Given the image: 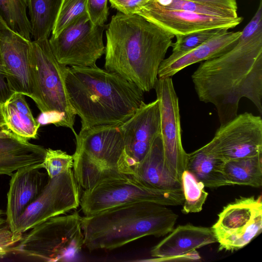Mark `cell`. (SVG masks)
<instances>
[{
	"label": "cell",
	"instance_id": "7c38bea8",
	"mask_svg": "<svg viewBox=\"0 0 262 262\" xmlns=\"http://www.w3.org/2000/svg\"><path fill=\"white\" fill-rule=\"evenodd\" d=\"M154 89L160 101L165 164L172 176L181 182L182 174L186 170L188 154L182 143L178 97L171 77L158 78Z\"/></svg>",
	"mask_w": 262,
	"mask_h": 262
},
{
	"label": "cell",
	"instance_id": "60d3db41",
	"mask_svg": "<svg viewBox=\"0 0 262 262\" xmlns=\"http://www.w3.org/2000/svg\"><path fill=\"white\" fill-rule=\"evenodd\" d=\"M0 215H5V212L0 209Z\"/></svg>",
	"mask_w": 262,
	"mask_h": 262
},
{
	"label": "cell",
	"instance_id": "2e32d148",
	"mask_svg": "<svg viewBox=\"0 0 262 262\" xmlns=\"http://www.w3.org/2000/svg\"><path fill=\"white\" fill-rule=\"evenodd\" d=\"M137 14L174 35H185L211 28L235 27L243 17L213 16L164 8L147 2Z\"/></svg>",
	"mask_w": 262,
	"mask_h": 262
},
{
	"label": "cell",
	"instance_id": "4316f807",
	"mask_svg": "<svg viewBox=\"0 0 262 262\" xmlns=\"http://www.w3.org/2000/svg\"><path fill=\"white\" fill-rule=\"evenodd\" d=\"M181 182L184 195L182 212L185 214L200 212L208 195L204 184L186 170L182 174Z\"/></svg>",
	"mask_w": 262,
	"mask_h": 262
},
{
	"label": "cell",
	"instance_id": "9c48e42d",
	"mask_svg": "<svg viewBox=\"0 0 262 262\" xmlns=\"http://www.w3.org/2000/svg\"><path fill=\"white\" fill-rule=\"evenodd\" d=\"M105 26L94 25L88 14L49 39L57 60L68 67H95L105 53L103 32Z\"/></svg>",
	"mask_w": 262,
	"mask_h": 262
},
{
	"label": "cell",
	"instance_id": "44dd1931",
	"mask_svg": "<svg viewBox=\"0 0 262 262\" xmlns=\"http://www.w3.org/2000/svg\"><path fill=\"white\" fill-rule=\"evenodd\" d=\"M46 149L12 133L0 135V175L11 176L23 167L41 163Z\"/></svg>",
	"mask_w": 262,
	"mask_h": 262
},
{
	"label": "cell",
	"instance_id": "d6a6232c",
	"mask_svg": "<svg viewBox=\"0 0 262 262\" xmlns=\"http://www.w3.org/2000/svg\"><path fill=\"white\" fill-rule=\"evenodd\" d=\"M23 233H14L9 225L5 223L0 226V259L9 253L20 240Z\"/></svg>",
	"mask_w": 262,
	"mask_h": 262
},
{
	"label": "cell",
	"instance_id": "d6986e66",
	"mask_svg": "<svg viewBox=\"0 0 262 262\" xmlns=\"http://www.w3.org/2000/svg\"><path fill=\"white\" fill-rule=\"evenodd\" d=\"M241 34L242 31H228L212 37L187 52L178 55H170L160 65L158 78L171 77L190 65L223 54L236 43Z\"/></svg>",
	"mask_w": 262,
	"mask_h": 262
},
{
	"label": "cell",
	"instance_id": "83f0119b",
	"mask_svg": "<svg viewBox=\"0 0 262 262\" xmlns=\"http://www.w3.org/2000/svg\"><path fill=\"white\" fill-rule=\"evenodd\" d=\"M148 2L164 8L213 16L228 18L238 16L237 10L205 5L189 0H150Z\"/></svg>",
	"mask_w": 262,
	"mask_h": 262
},
{
	"label": "cell",
	"instance_id": "ffe728a7",
	"mask_svg": "<svg viewBox=\"0 0 262 262\" xmlns=\"http://www.w3.org/2000/svg\"><path fill=\"white\" fill-rule=\"evenodd\" d=\"M130 177L151 188L182 189L181 182L172 176L165 164L161 133L144 158L134 167Z\"/></svg>",
	"mask_w": 262,
	"mask_h": 262
},
{
	"label": "cell",
	"instance_id": "1f68e13d",
	"mask_svg": "<svg viewBox=\"0 0 262 262\" xmlns=\"http://www.w3.org/2000/svg\"><path fill=\"white\" fill-rule=\"evenodd\" d=\"M108 0H88L87 12L91 21L95 25L104 26L107 21Z\"/></svg>",
	"mask_w": 262,
	"mask_h": 262
},
{
	"label": "cell",
	"instance_id": "e0dca14e",
	"mask_svg": "<svg viewBox=\"0 0 262 262\" xmlns=\"http://www.w3.org/2000/svg\"><path fill=\"white\" fill-rule=\"evenodd\" d=\"M154 246L150 255L158 260H198L196 249L217 242L211 228L180 225Z\"/></svg>",
	"mask_w": 262,
	"mask_h": 262
},
{
	"label": "cell",
	"instance_id": "7a4b0ae2",
	"mask_svg": "<svg viewBox=\"0 0 262 262\" xmlns=\"http://www.w3.org/2000/svg\"><path fill=\"white\" fill-rule=\"evenodd\" d=\"M174 36L141 15L118 12L106 31L105 69L149 92Z\"/></svg>",
	"mask_w": 262,
	"mask_h": 262
},
{
	"label": "cell",
	"instance_id": "74e56055",
	"mask_svg": "<svg viewBox=\"0 0 262 262\" xmlns=\"http://www.w3.org/2000/svg\"><path fill=\"white\" fill-rule=\"evenodd\" d=\"M150 1V0H148ZM201 4L237 10L236 0H189Z\"/></svg>",
	"mask_w": 262,
	"mask_h": 262
},
{
	"label": "cell",
	"instance_id": "f546056e",
	"mask_svg": "<svg viewBox=\"0 0 262 262\" xmlns=\"http://www.w3.org/2000/svg\"><path fill=\"white\" fill-rule=\"evenodd\" d=\"M227 28H216L203 30L185 35H176V41L172 43L171 55H178L199 47L210 38L228 31Z\"/></svg>",
	"mask_w": 262,
	"mask_h": 262
},
{
	"label": "cell",
	"instance_id": "277c9868",
	"mask_svg": "<svg viewBox=\"0 0 262 262\" xmlns=\"http://www.w3.org/2000/svg\"><path fill=\"white\" fill-rule=\"evenodd\" d=\"M178 215L150 202L126 204L82 217L84 246L90 251L113 250L146 236L160 237L174 228Z\"/></svg>",
	"mask_w": 262,
	"mask_h": 262
},
{
	"label": "cell",
	"instance_id": "b9f144b4",
	"mask_svg": "<svg viewBox=\"0 0 262 262\" xmlns=\"http://www.w3.org/2000/svg\"><path fill=\"white\" fill-rule=\"evenodd\" d=\"M1 67V55H0V68Z\"/></svg>",
	"mask_w": 262,
	"mask_h": 262
},
{
	"label": "cell",
	"instance_id": "9a60e30c",
	"mask_svg": "<svg viewBox=\"0 0 262 262\" xmlns=\"http://www.w3.org/2000/svg\"><path fill=\"white\" fill-rule=\"evenodd\" d=\"M31 41L12 30L0 17L1 70L13 91L30 98L32 95L29 60Z\"/></svg>",
	"mask_w": 262,
	"mask_h": 262
},
{
	"label": "cell",
	"instance_id": "30bf717a",
	"mask_svg": "<svg viewBox=\"0 0 262 262\" xmlns=\"http://www.w3.org/2000/svg\"><path fill=\"white\" fill-rule=\"evenodd\" d=\"M218 216L211 228L219 250H238L261 232V196L237 199L224 207Z\"/></svg>",
	"mask_w": 262,
	"mask_h": 262
},
{
	"label": "cell",
	"instance_id": "4fadbf2b",
	"mask_svg": "<svg viewBox=\"0 0 262 262\" xmlns=\"http://www.w3.org/2000/svg\"><path fill=\"white\" fill-rule=\"evenodd\" d=\"M206 146L224 160L262 154V119L245 112L221 125Z\"/></svg>",
	"mask_w": 262,
	"mask_h": 262
},
{
	"label": "cell",
	"instance_id": "ac0fdd59",
	"mask_svg": "<svg viewBox=\"0 0 262 262\" xmlns=\"http://www.w3.org/2000/svg\"><path fill=\"white\" fill-rule=\"evenodd\" d=\"M39 164L20 168L11 176L7 193L6 223L12 230L16 221L38 198L47 182Z\"/></svg>",
	"mask_w": 262,
	"mask_h": 262
},
{
	"label": "cell",
	"instance_id": "52a82bcc",
	"mask_svg": "<svg viewBox=\"0 0 262 262\" xmlns=\"http://www.w3.org/2000/svg\"><path fill=\"white\" fill-rule=\"evenodd\" d=\"M29 60L32 88L31 98L41 113L53 111L62 114L68 128L75 133L74 124L77 115L66 85L69 67L57 60L48 38L31 41Z\"/></svg>",
	"mask_w": 262,
	"mask_h": 262
},
{
	"label": "cell",
	"instance_id": "d590c367",
	"mask_svg": "<svg viewBox=\"0 0 262 262\" xmlns=\"http://www.w3.org/2000/svg\"><path fill=\"white\" fill-rule=\"evenodd\" d=\"M7 101L14 105L19 112L29 116L33 117L24 94L15 92Z\"/></svg>",
	"mask_w": 262,
	"mask_h": 262
},
{
	"label": "cell",
	"instance_id": "f35d334b",
	"mask_svg": "<svg viewBox=\"0 0 262 262\" xmlns=\"http://www.w3.org/2000/svg\"><path fill=\"white\" fill-rule=\"evenodd\" d=\"M11 133L7 128L4 120L1 110V104L0 103V135Z\"/></svg>",
	"mask_w": 262,
	"mask_h": 262
},
{
	"label": "cell",
	"instance_id": "ba28073f",
	"mask_svg": "<svg viewBox=\"0 0 262 262\" xmlns=\"http://www.w3.org/2000/svg\"><path fill=\"white\" fill-rule=\"evenodd\" d=\"M150 202L164 206L182 205V189L163 190L148 187L128 177L104 181L84 190L80 205L84 216L126 204Z\"/></svg>",
	"mask_w": 262,
	"mask_h": 262
},
{
	"label": "cell",
	"instance_id": "7402d4cb",
	"mask_svg": "<svg viewBox=\"0 0 262 262\" xmlns=\"http://www.w3.org/2000/svg\"><path fill=\"white\" fill-rule=\"evenodd\" d=\"M225 162L205 145L188 154L186 170L205 187L217 188L229 185L224 171Z\"/></svg>",
	"mask_w": 262,
	"mask_h": 262
},
{
	"label": "cell",
	"instance_id": "603a6c76",
	"mask_svg": "<svg viewBox=\"0 0 262 262\" xmlns=\"http://www.w3.org/2000/svg\"><path fill=\"white\" fill-rule=\"evenodd\" d=\"M262 154L227 161L224 171L229 185L258 188L262 185Z\"/></svg>",
	"mask_w": 262,
	"mask_h": 262
},
{
	"label": "cell",
	"instance_id": "8992f818",
	"mask_svg": "<svg viewBox=\"0 0 262 262\" xmlns=\"http://www.w3.org/2000/svg\"><path fill=\"white\" fill-rule=\"evenodd\" d=\"M82 221L78 212L51 217L23 234L12 253L46 261L73 260L84 246Z\"/></svg>",
	"mask_w": 262,
	"mask_h": 262
},
{
	"label": "cell",
	"instance_id": "d4e9b609",
	"mask_svg": "<svg viewBox=\"0 0 262 262\" xmlns=\"http://www.w3.org/2000/svg\"><path fill=\"white\" fill-rule=\"evenodd\" d=\"M27 8L28 0H0V17L12 30L31 41Z\"/></svg>",
	"mask_w": 262,
	"mask_h": 262
},
{
	"label": "cell",
	"instance_id": "8d00e7d4",
	"mask_svg": "<svg viewBox=\"0 0 262 262\" xmlns=\"http://www.w3.org/2000/svg\"><path fill=\"white\" fill-rule=\"evenodd\" d=\"M14 93L0 68V103L6 102Z\"/></svg>",
	"mask_w": 262,
	"mask_h": 262
},
{
	"label": "cell",
	"instance_id": "836d02e7",
	"mask_svg": "<svg viewBox=\"0 0 262 262\" xmlns=\"http://www.w3.org/2000/svg\"><path fill=\"white\" fill-rule=\"evenodd\" d=\"M148 0H109L111 7L124 14H137Z\"/></svg>",
	"mask_w": 262,
	"mask_h": 262
},
{
	"label": "cell",
	"instance_id": "5bb4252c",
	"mask_svg": "<svg viewBox=\"0 0 262 262\" xmlns=\"http://www.w3.org/2000/svg\"><path fill=\"white\" fill-rule=\"evenodd\" d=\"M120 127L130 176L134 167L144 158L161 133L159 99L147 104L143 102Z\"/></svg>",
	"mask_w": 262,
	"mask_h": 262
},
{
	"label": "cell",
	"instance_id": "6da1fadb",
	"mask_svg": "<svg viewBox=\"0 0 262 262\" xmlns=\"http://www.w3.org/2000/svg\"><path fill=\"white\" fill-rule=\"evenodd\" d=\"M191 79L200 101L215 106L221 125L237 115L244 97L262 115V0L236 43L201 63Z\"/></svg>",
	"mask_w": 262,
	"mask_h": 262
},
{
	"label": "cell",
	"instance_id": "4dcf8cb0",
	"mask_svg": "<svg viewBox=\"0 0 262 262\" xmlns=\"http://www.w3.org/2000/svg\"><path fill=\"white\" fill-rule=\"evenodd\" d=\"M73 155L60 149H46L43 162L38 165L46 169L49 178H54L73 167Z\"/></svg>",
	"mask_w": 262,
	"mask_h": 262
},
{
	"label": "cell",
	"instance_id": "3957f363",
	"mask_svg": "<svg viewBox=\"0 0 262 262\" xmlns=\"http://www.w3.org/2000/svg\"><path fill=\"white\" fill-rule=\"evenodd\" d=\"M66 85L81 128L121 125L144 102L135 83L97 66L68 67Z\"/></svg>",
	"mask_w": 262,
	"mask_h": 262
},
{
	"label": "cell",
	"instance_id": "5b68a950",
	"mask_svg": "<svg viewBox=\"0 0 262 262\" xmlns=\"http://www.w3.org/2000/svg\"><path fill=\"white\" fill-rule=\"evenodd\" d=\"M120 125L81 128L78 134L74 133L73 172L84 190L104 181L130 177Z\"/></svg>",
	"mask_w": 262,
	"mask_h": 262
},
{
	"label": "cell",
	"instance_id": "484cf974",
	"mask_svg": "<svg viewBox=\"0 0 262 262\" xmlns=\"http://www.w3.org/2000/svg\"><path fill=\"white\" fill-rule=\"evenodd\" d=\"M1 110L8 129L14 136L27 141L36 138L40 125L33 117L19 112L8 101L1 104Z\"/></svg>",
	"mask_w": 262,
	"mask_h": 262
},
{
	"label": "cell",
	"instance_id": "e575fe53",
	"mask_svg": "<svg viewBox=\"0 0 262 262\" xmlns=\"http://www.w3.org/2000/svg\"><path fill=\"white\" fill-rule=\"evenodd\" d=\"M36 121L40 125L52 123L57 126L68 127L63 115L57 112L41 113Z\"/></svg>",
	"mask_w": 262,
	"mask_h": 262
},
{
	"label": "cell",
	"instance_id": "cb8c5ba5",
	"mask_svg": "<svg viewBox=\"0 0 262 262\" xmlns=\"http://www.w3.org/2000/svg\"><path fill=\"white\" fill-rule=\"evenodd\" d=\"M62 0H28L33 40L48 38L53 30Z\"/></svg>",
	"mask_w": 262,
	"mask_h": 262
},
{
	"label": "cell",
	"instance_id": "f1b7e54d",
	"mask_svg": "<svg viewBox=\"0 0 262 262\" xmlns=\"http://www.w3.org/2000/svg\"><path fill=\"white\" fill-rule=\"evenodd\" d=\"M87 2L88 0H62L52 36H57L65 28L87 15Z\"/></svg>",
	"mask_w": 262,
	"mask_h": 262
},
{
	"label": "cell",
	"instance_id": "ab89813d",
	"mask_svg": "<svg viewBox=\"0 0 262 262\" xmlns=\"http://www.w3.org/2000/svg\"><path fill=\"white\" fill-rule=\"evenodd\" d=\"M4 215H0V226L6 223V219L4 217Z\"/></svg>",
	"mask_w": 262,
	"mask_h": 262
},
{
	"label": "cell",
	"instance_id": "8fae6325",
	"mask_svg": "<svg viewBox=\"0 0 262 262\" xmlns=\"http://www.w3.org/2000/svg\"><path fill=\"white\" fill-rule=\"evenodd\" d=\"M79 186L72 169L49 178L38 198L16 221L14 233H23L37 224L76 209L80 205Z\"/></svg>",
	"mask_w": 262,
	"mask_h": 262
}]
</instances>
